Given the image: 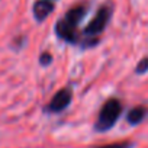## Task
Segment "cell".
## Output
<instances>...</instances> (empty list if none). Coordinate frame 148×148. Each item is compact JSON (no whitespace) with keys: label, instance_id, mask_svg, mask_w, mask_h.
I'll return each mask as SVG.
<instances>
[{"label":"cell","instance_id":"cell-1","mask_svg":"<svg viewBox=\"0 0 148 148\" xmlns=\"http://www.w3.org/2000/svg\"><path fill=\"white\" fill-rule=\"evenodd\" d=\"M122 112V105L116 99H110L105 103V106L100 110L99 119L96 122V129L97 131H108L109 128L113 126V123L118 121Z\"/></svg>","mask_w":148,"mask_h":148},{"label":"cell","instance_id":"cell-2","mask_svg":"<svg viewBox=\"0 0 148 148\" xmlns=\"http://www.w3.org/2000/svg\"><path fill=\"white\" fill-rule=\"evenodd\" d=\"M110 15H112V6H109V5L102 6V8L97 10L96 16H95V18L90 21V23L86 26L84 34H86V35H97V34H100V32L106 28V25H108V22H109V19H110Z\"/></svg>","mask_w":148,"mask_h":148},{"label":"cell","instance_id":"cell-3","mask_svg":"<svg viewBox=\"0 0 148 148\" xmlns=\"http://www.w3.org/2000/svg\"><path fill=\"white\" fill-rule=\"evenodd\" d=\"M70 102H71V92L68 89H62L51 99V102L48 105V110L61 112L70 105Z\"/></svg>","mask_w":148,"mask_h":148},{"label":"cell","instance_id":"cell-4","mask_svg":"<svg viewBox=\"0 0 148 148\" xmlns=\"http://www.w3.org/2000/svg\"><path fill=\"white\" fill-rule=\"evenodd\" d=\"M52 10H54V3L49 2V0H38L34 5V15H35V19L39 22L47 19Z\"/></svg>","mask_w":148,"mask_h":148},{"label":"cell","instance_id":"cell-5","mask_svg":"<svg viewBox=\"0 0 148 148\" xmlns=\"http://www.w3.org/2000/svg\"><path fill=\"white\" fill-rule=\"evenodd\" d=\"M55 31H57V34H58V36H60V38H62V39H65V41H68V42H76V41H77L76 28L70 26L64 19L58 21Z\"/></svg>","mask_w":148,"mask_h":148},{"label":"cell","instance_id":"cell-6","mask_svg":"<svg viewBox=\"0 0 148 148\" xmlns=\"http://www.w3.org/2000/svg\"><path fill=\"white\" fill-rule=\"evenodd\" d=\"M84 15H86V8H84V6H76V8L70 9L62 19H64L70 26L76 28V26L80 23V21L83 19Z\"/></svg>","mask_w":148,"mask_h":148},{"label":"cell","instance_id":"cell-7","mask_svg":"<svg viewBox=\"0 0 148 148\" xmlns=\"http://www.w3.org/2000/svg\"><path fill=\"white\" fill-rule=\"evenodd\" d=\"M145 115H147V108H144V106H136V108H134L132 110H129V113H128V122L132 123V125L139 123V122L145 118Z\"/></svg>","mask_w":148,"mask_h":148},{"label":"cell","instance_id":"cell-8","mask_svg":"<svg viewBox=\"0 0 148 148\" xmlns=\"http://www.w3.org/2000/svg\"><path fill=\"white\" fill-rule=\"evenodd\" d=\"M132 142L123 141V142H115V144H108V145H102V147H96V148H132Z\"/></svg>","mask_w":148,"mask_h":148},{"label":"cell","instance_id":"cell-9","mask_svg":"<svg viewBox=\"0 0 148 148\" xmlns=\"http://www.w3.org/2000/svg\"><path fill=\"white\" fill-rule=\"evenodd\" d=\"M148 70V57H145V58H142L141 61H139V64L136 65V73H145Z\"/></svg>","mask_w":148,"mask_h":148},{"label":"cell","instance_id":"cell-10","mask_svg":"<svg viewBox=\"0 0 148 148\" xmlns=\"http://www.w3.org/2000/svg\"><path fill=\"white\" fill-rule=\"evenodd\" d=\"M51 61H52V57H51L49 52H44V54L41 55V64L48 65V64H51Z\"/></svg>","mask_w":148,"mask_h":148},{"label":"cell","instance_id":"cell-11","mask_svg":"<svg viewBox=\"0 0 148 148\" xmlns=\"http://www.w3.org/2000/svg\"><path fill=\"white\" fill-rule=\"evenodd\" d=\"M49 2H51V0H49Z\"/></svg>","mask_w":148,"mask_h":148}]
</instances>
